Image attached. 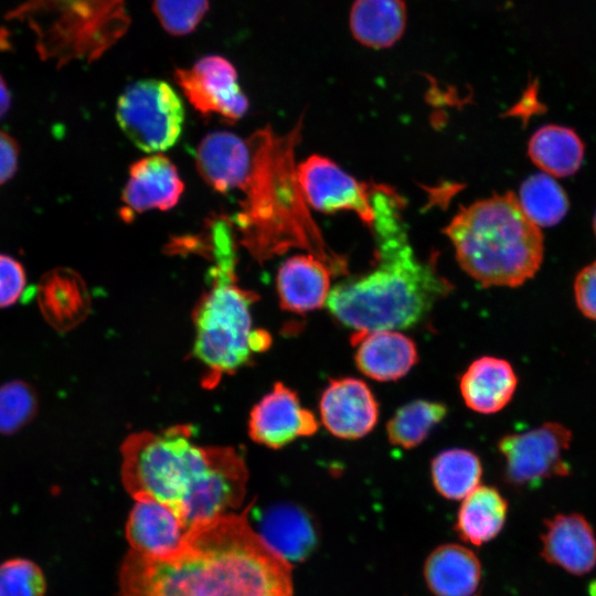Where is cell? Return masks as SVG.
Instances as JSON below:
<instances>
[{
    "label": "cell",
    "mask_w": 596,
    "mask_h": 596,
    "mask_svg": "<svg viewBox=\"0 0 596 596\" xmlns=\"http://www.w3.org/2000/svg\"><path fill=\"white\" fill-rule=\"evenodd\" d=\"M248 512L190 529L170 557L130 550L119 573L121 596H294L291 564L260 538Z\"/></svg>",
    "instance_id": "obj_1"
},
{
    "label": "cell",
    "mask_w": 596,
    "mask_h": 596,
    "mask_svg": "<svg viewBox=\"0 0 596 596\" xmlns=\"http://www.w3.org/2000/svg\"><path fill=\"white\" fill-rule=\"evenodd\" d=\"M375 264L330 291L332 317L354 332L400 330L419 323L451 290L436 260L419 259L404 220V200L392 188L372 183Z\"/></svg>",
    "instance_id": "obj_2"
},
{
    "label": "cell",
    "mask_w": 596,
    "mask_h": 596,
    "mask_svg": "<svg viewBox=\"0 0 596 596\" xmlns=\"http://www.w3.org/2000/svg\"><path fill=\"white\" fill-rule=\"evenodd\" d=\"M121 454L127 491L168 507L188 531L233 512L244 500L243 458L230 447L196 445L188 426L131 435Z\"/></svg>",
    "instance_id": "obj_3"
},
{
    "label": "cell",
    "mask_w": 596,
    "mask_h": 596,
    "mask_svg": "<svg viewBox=\"0 0 596 596\" xmlns=\"http://www.w3.org/2000/svg\"><path fill=\"white\" fill-rule=\"evenodd\" d=\"M247 138L249 161L232 190L240 194L238 210L231 217L238 244L259 263L290 247H306L324 260L311 243L321 240L306 211L294 163L300 128L281 136L265 127Z\"/></svg>",
    "instance_id": "obj_4"
},
{
    "label": "cell",
    "mask_w": 596,
    "mask_h": 596,
    "mask_svg": "<svg viewBox=\"0 0 596 596\" xmlns=\"http://www.w3.org/2000/svg\"><path fill=\"white\" fill-rule=\"evenodd\" d=\"M445 233L462 270L483 287L521 286L543 262L542 232L511 191L461 207Z\"/></svg>",
    "instance_id": "obj_5"
},
{
    "label": "cell",
    "mask_w": 596,
    "mask_h": 596,
    "mask_svg": "<svg viewBox=\"0 0 596 596\" xmlns=\"http://www.w3.org/2000/svg\"><path fill=\"white\" fill-rule=\"evenodd\" d=\"M236 255L227 252L212 259L211 285L194 312L193 354L207 371V384L247 364L272 341L267 331L253 326L257 295L237 284Z\"/></svg>",
    "instance_id": "obj_6"
},
{
    "label": "cell",
    "mask_w": 596,
    "mask_h": 596,
    "mask_svg": "<svg viewBox=\"0 0 596 596\" xmlns=\"http://www.w3.org/2000/svg\"><path fill=\"white\" fill-rule=\"evenodd\" d=\"M6 19L25 24L41 60L57 67L94 62L130 24L125 0H23Z\"/></svg>",
    "instance_id": "obj_7"
},
{
    "label": "cell",
    "mask_w": 596,
    "mask_h": 596,
    "mask_svg": "<svg viewBox=\"0 0 596 596\" xmlns=\"http://www.w3.org/2000/svg\"><path fill=\"white\" fill-rule=\"evenodd\" d=\"M116 119L127 138L139 149L160 153L180 138L184 108L180 96L160 79H141L119 96Z\"/></svg>",
    "instance_id": "obj_8"
},
{
    "label": "cell",
    "mask_w": 596,
    "mask_h": 596,
    "mask_svg": "<svg viewBox=\"0 0 596 596\" xmlns=\"http://www.w3.org/2000/svg\"><path fill=\"white\" fill-rule=\"evenodd\" d=\"M571 429L557 422L504 435L498 449L504 459L505 481L518 488H536L544 480L567 476L564 455L570 449Z\"/></svg>",
    "instance_id": "obj_9"
},
{
    "label": "cell",
    "mask_w": 596,
    "mask_h": 596,
    "mask_svg": "<svg viewBox=\"0 0 596 596\" xmlns=\"http://www.w3.org/2000/svg\"><path fill=\"white\" fill-rule=\"evenodd\" d=\"M174 79L193 108L205 117L217 116L235 124L247 113L248 99L237 82L233 64L225 57L209 55L190 68H178Z\"/></svg>",
    "instance_id": "obj_10"
},
{
    "label": "cell",
    "mask_w": 596,
    "mask_h": 596,
    "mask_svg": "<svg viewBox=\"0 0 596 596\" xmlns=\"http://www.w3.org/2000/svg\"><path fill=\"white\" fill-rule=\"evenodd\" d=\"M296 172L307 206L328 214L350 211L370 227L373 221L372 183L358 181L334 161L319 155L299 163Z\"/></svg>",
    "instance_id": "obj_11"
},
{
    "label": "cell",
    "mask_w": 596,
    "mask_h": 596,
    "mask_svg": "<svg viewBox=\"0 0 596 596\" xmlns=\"http://www.w3.org/2000/svg\"><path fill=\"white\" fill-rule=\"evenodd\" d=\"M248 428L256 443L277 449L299 437L312 436L319 425L294 390L276 383L252 409Z\"/></svg>",
    "instance_id": "obj_12"
},
{
    "label": "cell",
    "mask_w": 596,
    "mask_h": 596,
    "mask_svg": "<svg viewBox=\"0 0 596 596\" xmlns=\"http://www.w3.org/2000/svg\"><path fill=\"white\" fill-rule=\"evenodd\" d=\"M379 403L369 385L355 377L332 379L319 400L320 419L341 439L368 435L379 421Z\"/></svg>",
    "instance_id": "obj_13"
},
{
    "label": "cell",
    "mask_w": 596,
    "mask_h": 596,
    "mask_svg": "<svg viewBox=\"0 0 596 596\" xmlns=\"http://www.w3.org/2000/svg\"><path fill=\"white\" fill-rule=\"evenodd\" d=\"M183 191L184 183L168 157L161 153L143 157L129 167L121 193V216L129 221L134 214L170 210L178 204Z\"/></svg>",
    "instance_id": "obj_14"
},
{
    "label": "cell",
    "mask_w": 596,
    "mask_h": 596,
    "mask_svg": "<svg viewBox=\"0 0 596 596\" xmlns=\"http://www.w3.org/2000/svg\"><path fill=\"white\" fill-rule=\"evenodd\" d=\"M254 528L260 538L287 562H302L319 543L315 517L305 508L290 503H275L260 512Z\"/></svg>",
    "instance_id": "obj_15"
},
{
    "label": "cell",
    "mask_w": 596,
    "mask_h": 596,
    "mask_svg": "<svg viewBox=\"0 0 596 596\" xmlns=\"http://www.w3.org/2000/svg\"><path fill=\"white\" fill-rule=\"evenodd\" d=\"M542 557L573 575L589 573L596 565V538L579 513H560L545 520L541 534Z\"/></svg>",
    "instance_id": "obj_16"
},
{
    "label": "cell",
    "mask_w": 596,
    "mask_h": 596,
    "mask_svg": "<svg viewBox=\"0 0 596 596\" xmlns=\"http://www.w3.org/2000/svg\"><path fill=\"white\" fill-rule=\"evenodd\" d=\"M334 269L313 254H298L279 267L276 288L280 307L294 313H307L327 305Z\"/></svg>",
    "instance_id": "obj_17"
},
{
    "label": "cell",
    "mask_w": 596,
    "mask_h": 596,
    "mask_svg": "<svg viewBox=\"0 0 596 596\" xmlns=\"http://www.w3.org/2000/svg\"><path fill=\"white\" fill-rule=\"evenodd\" d=\"M350 340L358 369L375 381L402 379L418 360L415 342L398 330L354 332Z\"/></svg>",
    "instance_id": "obj_18"
},
{
    "label": "cell",
    "mask_w": 596,
    "mask_h": 596,
    "mask_svg": "<svg viewBox=\"0 0 596 596\" xmlns=\"http://www.w3.org/2000/svg\"><path fill=\"white\" fill-rule=\"evenodd\" d=\"M188 532L171 509L147 499L136 500L126 526L131 550L157 558L177 554Z\"/></svg>",
    "instance_id": "obj_19"
},
{
    "label": "cell",
    "mask_w": 596,
    "mask_h": 596,
    "mask_svg": "<svg viewBox=\"0 0 596 596\" xmlns=\"http://www.w3.org/2000/svg\"><path fill=\"white\" fill-rule=\"evenodd\" d=\"M517 386L518 375L510 362L491 355L472 361L459 381L465 404L480 414L503 409L512 400Z\"/></svg>",
    "instance_id": "obj_20"
},
{
    "label": "cell",
    "mask_w": 596,
    "mask_h": 596,
    "mask_svg": "<svg viewBox=\"0 0 596 596\" xmlns=\"http://www.w3.org/2000/svg\"><path fill=\"white\" fill-rule=\"evenodd\" d=\"M38 302L46 322L60 332L75 328L89 310L85 283L70 268H54L41 277Z\"/></svg>",
    "instance_id": "obj_21"
},
{
    "label": "cell",
    "mask_w": 596,
    "mask_h": 596,
    "mask_svg": "<svg viewBox=\"0 0 596 596\" xmlns=\"http://www.w3.org/2000/svg\"><path fill=\"white\" fill-rule=\"evenodd\" d=\"M424 577L435 596H471L481 579V565L470 549L443 544L428 555Z\"/></svg>",
    "instance_id": "obj_22"
},
{
    "label": "cell",
    "mask_w": 596,
    "mask_h": 596,
    "mask_svg": "<svg viewBox=\"0 0 596 596\" xmlns=\"http://www.w3.org/2000/svg\"><path fill=\"white\" fill-rule=\"evenodd\" d=\"M350 31L361 44L385 49L395 44L406 26L404 0H355L350 10Z\"/></svg>",
    "instance_id": "obj_23"
},
{
    "label": "cell",
    "mask_w": 596,
    "mask_h": 596,
    "mask_svg": "<svg viewBox=\"0 0 596 596\" xmlns=\"http://www.w3.org/2000/svg\"><path fill=\"white\" fill-rule=\"evenodd\" d=\"M584 148V142L573 129L545 125L530 138L528 155L544 173L553 178H565L581 168Z\"/></svg>",
    "instance_id": "obj_24"
},
{
    "label": "cell",
    "mask_w": 596,
    "mask_h": 596,
    "mask_svg": "<svg viewBox=\"0 0 596 596\" xmlns=\"http://www.w3.org/2000/svg\"><path fill=\"white\" fill-rule=\"evenodd\" d=\"M507 513L504 497L494 487L479 486L462 500L456 531L462 541L482 545L501 532Z\"/></svg>",
    "instance_id": "obj_25"
},
{
    "label": "cell",
    "mask_w": 596,
    "mask_h": 596,
    "mask_svg": "<svg viewBox=\"0 0 596 596\" xmlns=\"http://www.w3.org/2000/svg\"><path fill=\"white\" fill-rule=\"evenodd\" d=\"M430 476L440 496L449 500H461L479 487L482 465L473 451L449 448L434 457Z\"/></svg>",
    "instance_id": "obj_26"
},
{
    "label": "cell",
    "mask_w": 596,
    "mask_h": 596,
    "mask_svg": "<svg viewBox=\"0 0 596 596\" xmlns=\"http://www.w3.org/2000/svg\"><path fill=\"white\" fill-rule=\"evenodd\" d=\"M518 200L526 216L539 227L556 225L570 207L564 189L544 172L532 174L522 182Z\"/></svg>",
    "instance_id": "obj_27"
},
{
    "label": "cell",
    "mask_w": 596,
    "mask_h": 596,
    "mask_svg": "<svg viewBox=\"0 0 596 596\" xmlns=\"http://www.w3.org/2000/svg\"><path fill=\"white\" fill-rule=\"evenodd\" d=\"M439 402L416 400L400 407L386 424L389 441L404 449L422 444L447 415Z\"/></svg>",
    "instance_id": "obj_28"
},
{
    "label": "cell",
    "mask_w": 596,
    "mask_h": 596,
    "mask_svg": "<svg viewBox=\"0 0 596 596\" xmlns=\"http://www.w3.org/2000/svg\"><path fill=\"white\" fill-rule=\"evenodd\" d=\"M38 406V394L31 384L12 380L0 385V434L19 432L34 418Z\"/></svg>",
    "instance_id": "obj_29"
},
{
    "label": "cell",
    "mask_w": 596,
    "mask_h": 596,
    "mask_svg": "<svg viewBox=\"0 0 596 596\" xmlns=\"http://www.w3.org/2000/svg\"><path fill=\"white\" fill-rule=\"evenodd\" d=\"M45 577L32 561L13 558L0 564V596H44Z\"/></svg>",
    "instance_id": "obj_30"
},
{
    "label": "cell",
    "mask_w": 596,
    "mask_h": 596,
    "mask_svg": "<svg viewBox=\"0 0 596 596\" xmlns=\"http://www.w3.org/2000/svg\"><path fill=\"white\" fill-rule=\"evenodd\" d=\"M207 10L209 0H153L156 17L173 35L194 31Z\"/></svg>",
    "instance_id": "obj_31"
},
{
    "label": "cell",
    "mask_w": 596,
    "mask_h": 596,
    "mask_svg": "<svg viewBox=\"0 0 596 596\" xmlns=\"http://www.w3.org/2000/svg\"><path fill=\"white\" fill-rule=\"evenodd\" d=\"M26 286L23 265L15 258L0 254V308L14 305Z\"/></svg>",
    "instance_id": "obj_32"
},
{
    "label": "cell",
    "mask_w": 596,
    "mask_h": 596,
    "mask_svg": "<svg viewBox=\"0 0 596 596\" xmlns=\"http://www.w3.org/2000/svg\"><path fill=\"white\" fill-rule=\"evenodd\" d=\"M574 297L578 310L586 318L596 321V260L576 275Z\"/></svg>",
    "instance_id": "obj_33"
},
{
    "label": "cell",
    "mask_w": 596,
    "mask_h": 596,
    "mask_svg": "<svg viewBox=\"0 0 596 596\" xmlns=\"http://www.w3.org/2000/svg\"><path fill=\"white\" fill-rule=\"evenodd\" d=\"M19 145L14 138L0 130V185L8 182L17 172Z\"/></svg>",
    "instance_id": "obj_34"
},
{
    "label": "cell",
    "mask_w": 596,
    "mask_h": 596,
    "mask_svg": "<svg viewBox=\"0 0 596 596\" xmlns=\"http://www.w3.org/2000/svg\"><path fill=\"white\" fill-rule=\"evenodd\" d=\"M11 104V96L9 88L0 75V118H2L9 110Z\"/></svg>",
    "instance_id": "obj_35"
},
{
    "label": "cell",
    "mask_w": 596,
    "mask_h": 596,
    "mask_svg": "<svg viewBox=\"0 0 596 596\" xmlns=\"http://www.w3.org/2000/svg\"><path fill=\"white\" fill-rule=\"evenodd\" d=\"M593 228H594L595 236H596V212H595V215H594V219H593Z\"/></svg>",
    "instance_id": "obj_36"
}]
</instances>
